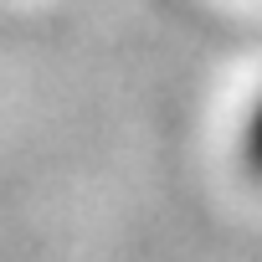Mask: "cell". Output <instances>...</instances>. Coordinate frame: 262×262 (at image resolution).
I'll use <instances>...</instances> for the list:
<instances>
[{"label": "cell", "mask_w": 262, "mask_h": 262, "mask_svg": "<svg viewBox=\"0 0 262 262\" xmlns=\"http://www.w3.org/2000/svg\"><path fill=\"white\" fill-rule=\"evenodd\" d=\"M242 160H247V170L262 180V103L252 108V118H247V128H242Z\"/></svg>", "instance_id": "6da1fadb"}]
</instances>
